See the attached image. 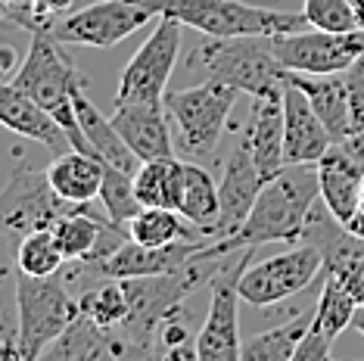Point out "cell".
Here are the masks:
<instances>
[{"mask_svg": "<svg viewBox=\"0 0 364 361\" xmlns=\"http://www.w3.org/2000/svg\"><path fill=\"white\" fill-rule=\"evenodd\" d=\"M237 97H240L237 87L215 78H205L196 87L168 90L165 94V109H168V119L178 128L175 146L184 159H193V162L212 159L221 137H225Z\"/></svg>", "mask_w": 364, "mask_h": 361, "instance_id": "obj_4", "label": "cell"}, {"mask_svg": "<svg viewBox=\"0 0 364 361\" xmlns=\"http://www.w3.org/2000/svg\"><path fill=\"white\" fill-rule=\"evenodd\" d=\"M100 203L115 225H125L144 209V203L137 200L134 190V175L131 171H122L115 166H106L103 162V184H100Z\"/></svg>", "mask_w": 364, "mask_h": 361, "instance_id": "obj_32", "label": "cell"}, {"mask_svg": "<svg viewBox=\"0 0 364 361\" xmlns=\"http://www.w3.org/2000/svg\"><path fill=\"white\" fill-rule=\"evenodd\" d=\"M134 190L144 206L178 209L181 193H184V162L178 156L140 162V168L134 171Z\"/></svg>", "mask_w": 364, "mask_h": 361, "instance_id": "obj_25", "label": "cell"}, {"mask_svg": "<svg viewBox=\"0 0 364 361\" xmlns=\"http://www.w3.org/2000/svg\"><path fill=\"white\" fill-rule=\"evenodd\" d=\"M321 196L318 166H284L264 180L243 227L230 240H212L203 249L205 259H225L234 249H255L262 243H296L305 237L309 218Z\"/></svg>", "mask_w": 364, "mask_h": 361, "instance_id": "obj_1", "label": "cell"}, {"mask_svg": "<svg viewBox=\"0 0 364 361\" xmlns=\"http://www.w3.org/2000/svg\"><path fill=\"white\" fill-rule=\"evenodd\" d=\"M159 19L153 10L134 4V0H97L78 13H69L63 19H53L47 31L60 44H78V47H115L134 31H140L146 22Z\"/></svg>", "mask_w": 364, "mask_h": 361, "instance_id": "obj_12", "label": "cell"}, {"mask_svg": "<svg viewBox=\"0 0 364 361\" xmlns=\"http://www.w3.org/2000/svg\"><path fill=\"white\" fill-rule=\"evenodd\" d=\"M53 190L72 206H87V203L100 200V184H103V162L90 153L81 150H65L47 166Z\"/></svg>", "mask_w": 364, "mask_h": 361, "instance_id": "obj_23", "label": "cell"}, {"mask_svg": "<svg viewBox=\"0 0 364 361\" xmlns=\"http://www.w3.org/2000/svg\"><path fill=\"white\" fill-rule=\"evenodd\" d=\"M355 308H358V302L346 293V286L330 271H321V296H318L314 318H311L314 330H321L327 340H336L346 327H352Z\"/></svg>", "mask_w": 364, "mask_h": 361, "instance_id": "obj_29", "label": "cell"}, {"mask_svg": "<svg viewBox=\"0 0 364 361\" xmlns=\"http://www.w3.org/2000/svg\"><path fill=\"white\" fill-rule=\"evenodd\" d=\"M128 237L144 246H162V243H175V240H196V237H205V234L196 225H190L178 209L144 206L128 221Z\"/></svg>", "mask_w": 364, "mask_h": 361, "instance_id": "obj_27", "label": "cell"}, {"mask_svg": "<svg viewBox=\"0 0 364 361\" xmlns=\"http://www.w3.org/2000/svg\"><path fill=\"white\" fill-rule=\"evenodd\" d=\"M302 13L311 28H324V31H355L358 28V16H355L352 0H305Z\"/></svg>", "mask_w": 364, "mask_h": 361, "instance_id": "obj_33", "label": "cell"}, {"mask_svg": "<svg viewBox=\"0 0 364 361\" xmlns=\"http://www.w3.org/2000/svg\"><path fill=\"white\" fill-rule=\"evenodd\" d=\"M333 134L296 85L284 87V156L287 166H318L333 146Z\"/></svg>", "mask_w": 364, "mask_h": 361, "instance_id": "obj_17", "label": "cell"}, {"mask_svg": "<svg viewBox=\"0 0 364 361\" xmlns=\"http://www.w3.org/2000/svg\"><path fill=\"white\" fill-rule=\"evenodd\" d=\"M156 16H171L184 28H196L205 38H243V35H284L309 28L305 13L268 10L243 0H134Z\"/></svg>", "mask_w": 364, "mask_h": 361, "instance_id": "obj_2", "label": "cell"}, {"mask_svg": "<svg viewBox=\"0 0 364 361\" xmlns=\"http://www.w3.org/2000/svg\"><path fill=\"white\" fill-rule=\"evenodd\" d=\"M330 346H333V340H327L321 330L309 327V333H305V340L299 343L293 361H327L330 358Z\"/></svg>", "mask_w": 364, "mask_h": 361, "instance_id": "obj_35", "label": "cell"}, {"mask_svg": "<svg viewBox=\"0 0 364 361\" xmlns=\"http://www.w3.org/2000/svg\"><path fill=\"white\" fill-rule=\"evenodd\" d=\"M314 311H302V315L289 318V321L271 327L264 333H255L243 343V355L240 361H293L299 343L305 340L311 327Z\"/></svg>", "mask_w": 364, "mask_h": 361, "instance_id": "obj_28", "label": "cell"}, {"mask_svg": "<svg viewBox=\"0 0 364 361\" xmlns=\"http://www.w3.org/2000/svg\"><path fill=\"white\" fill-rule=\"evenodd\" d=\"M112 125L122 134L140 162L175 156V141L168 131V109L165 100H131L112 106Z\"/></svg>", "mask_w": 364, "mask_h": 361, "instance_id": "obj_15", "label": "cell"}, {"mask_svg": "<svg viewBox=\"0 0 364 361\" xmlns=\"http://www.w3.org/2000/svg\"><path fill=\"white\" fill-rule=\"evenodd\" d=\"M72 100H75V116H78L81 134H85L90 153H94L100 162H106V166H115V168L131 171V175H134V171L140 168V159L134 156V150L122 141V134L115 131L112 119H106L103 112L97 109V103L87 97L85 81H78L75 85Z\"/></svg>", "mask_w": 364, "mask_h": 361, "instance_id": "obj_21", "label": "cell"}, {"mask_svg": "<svg viewBox=\"0 0 364 361\" xmlns=\"http://www.w3.org/2000/svg\"><path fill=\"white\" fill-rule=\"evenodd\" d=\"M109 225H115L109 215H90V203L72 209L69 215H63L53 225V234L65 262H87L97 246H100L103 234L109 231Z\"/></svg>", "mask_w": 364, "mask_h": 361, "instance_id": "obj_26", "label": "cell"}, {"mask_svg": "<svg viewBox=\"0 0 364 361\" xmlns=\"http://www.w3.org/2000/svg\"><path fill=\"white\" fill-rule=\"evenodd\" d=\"M181 38H184V26L178 19H171V16H159L150 38L137 47V53L131 56L125 72H122L115 103L165 100L168 81L175 75V65H178Z\"/></svg>", "mask_w": 364, "mask_h": 361, "instance_id": "obj_11", "label": "cell"}, {"mask_svg": "<svg viewBox=\"0 0 364 361\" xmlns=\"http://www.w3.org/2000/svg\"><path fill=\"white\" fill-rule=\"evenodd\" d=\"M63 249L56 243L53 227H41V231H31L26 237H19V246H16V268L22 274L31 277H50L63 268Z\"/></svg>", "mask_w": 364, "mask_h": 361, "instance_id": "obj_30", "label": "cell"}, {"mask_svg": "<svg viewBox=\"0 0 364 361\" xmlns=\"http://www.w3.org/2000/svg\"><path fill=\"white\" fill-rule=\"evenodd\" d=\"M352 327H355V330H358V333L364 336V306H358V308H355V318H352Z\"/></svg>", "mask_w": 364, "mask_h": 361, "instance_id": "obj_37", "label": "cell"}, {"mask_svg": "<svg viewBox=\"0 0 364 361\" xmlns=\"http://www.w3.org/2000/svg\"><path fill=\"white\" fill-rule=\"evenodd\" d=\"M81 315L90 318L94 324L106 327V330H115L128 321V296L122 281H109L106 277L103 286H90L85 296L78 299Z\"/></svg>", "mask_w": 364, "mask_h": 361, "instance_id": "obj_31", "label": "cell"}, {"mask_svg": "<svg viewBox=\"0 0 364 361\" xmlns=\"http://www.w3.org/2000/svg\"><path fill=\"white\" fill-rule=\"evenodd\" d=\"M268 44L287 72L305 75H330L349 69L364 56V28L355 31H324V28H299L284 35H268Z\"/></svg>", "mask_w": 364, "mask_h": 361, "instance_id": "obj_9", "label": "cell"}, {"mask_svg": "<svg viewBox=\"0 0 364 361\" xmlns=\"http://www.w3.org/2000/svg\"><path fill=\"white\" fill-rule=\"evenodd\" d=\"M318 180H321V200H324V206L333 212V218L349 225L352 215L361 206L364 166L343 144H333L318 162Z\"/></svg>", "mask_w": 364, "mask_h": 361, "instance_id": "obj_19", "label": "cell"}, {"mask_svg": "<svg viewBox=\"0 0 364 361\" xmlns=\"http://www.w3.org/2000/svg\"><path fill=\"white\" fill-rule=\"evenodd\" d=\"M205 78L225 81L246 97H280L287 87V69L268 44V35L209 38L200 47Z\"/></svg>", "mask_w": 364, "mask_h": 361, "instance_id": "obj_5", "label": "cell"}, {"mask_svg": "<svg viewBox=\"0 0 364 361\" xmlns=\"http://www.w3.org/2000/svg\"><path fill=\"white\" fill-rule=\"evenodd\" d=\"M287 81L296 85L309 97L314 112L333 134V141H346V137L358 134V109H355V94L349 85V75L343 72H330V75H305V72H287Z\"/></svg>", "mask_w": 364, "mask_h": 361, "instance_id": "obj_16", "label": "cell"}, {"mask_svg": "<svg viewBox=\"0 0 364 361\" xmlns=\"http://www.w3.org/2000/svg\"><path fill=\"white\" fill-rule=\"evenodd\" d=\"M72 203H65L53 190L47 168L16 166L6 184L0 187V234L6 237H26L41 227H53L63 215H69Z\"/></svg>", "mask_w": 364, "mask_h": 361, "instance_id": "obj_8", "label": "cell"}, {"mask_svg": "<svg viewBox=\"0 0 364 361\" xmlns=\"http://www.w3.org/2000/svg\"><path fill=\"white\" fill-rule=\"evenodd\" d=\"M339 144H343L346 150H349L355 159L364 166V131H358V134H352V137H346V141H339Z\"/></svg>", "mask_w": 364, "mask_h": 361, "instance_id": "obj_36", "label": "cell"}, {"mask_svg": "<svg viewBox=\"0 0 364 361\" xmlns=\"http://www.w3.org/2000/svg\"><path fill=\"white\" fill-rule=\"evenodd\" d=\"M262 184H264V178L252 159L250 141H246V134L240 131V141L230 146V153L225 156V168H221V180H218L221 218L212 231L215 240H230V237L243 227V221L250 215Z\"/></svg>", "mask_w": 364, "mask_h": 361, "instance_id": "obj_14", "label": "cell"}, {"mask_svg": "<svg viewBox=\"0 0 364 361\" xmlns=\"http://www.w3.org/2000/svg\"><path fill=\"white\" fill-rule=\"evenodd\" d=\"M4 281H6V274H0V284H4Z\"/></svg>", "mask_w": 364, "mask_h": 361, "instance_id": "obj_39", "label": "cell"}, {"mask_svg": "<svg viewBox=\"0 0 364 361\" xmlns=\"http://www.w3.org/2000/svg\"><path fill=\"white\" fill-rule=\"evenodd\" d=\"M56 361H103V358H125L128 346L115 330L94 324L90 318L78 315L44 352Z\"/></svg>", "mask_w": 364, "mask_h": 361, "instance_id": "obj_22", "label": "cell"}, {"mask_svg": "<svg viewBox=\"0 0 364 361\" xmlns=\"http://www.w3.org/2000/svg\"><path fill=\"white\" fill-rule=\"evenodd\" d=\"M16 308H19V352L22 361H35L47 352V346L81 315L78 299L69 296L65 284L56 274L31 277L16 274Z\"/></svg>", "mask_w": 364, "mask_h": 361, "instance_id": "obj_6", "label": "cell"}, {"mask_svg": "<svg viewBox=\"0 0 364 361\" xmlns=\"http://www.w3.org/2000/svg\"><path fill=\"white\" fill-rule=\"evenodd\" d=\"M178 212L190 225H196L205 237L215 240V225L221 218V200H218V180L205 171L200 162L184 159V193H181Z\"/></svg>", "mask_w": 364, "mask_h": 361, "instance_id": "obj_24", "label": "cell"}, {"mask_svg": "<svg viewBox=\"0 0 364 361\" xmlns=\"http://www.w3.org/2000/svg\"><path fill=\"white\" fill-rule=\"evenodd\" d=\"M330 274H333L336 281L346 286V293H349V296L358 302V306H364V259L346 262V265H339V268L330 271Z\"/></svg>", "mask_w": 364, "mask_h": 361, "instance_id": "obj_34", "label": "cell"}, {"mask_svg": "<svg viewBox=\"0 0 364 361\" xmlns=\"http://www.w3.org/2000/svg\"><path fill=\"white\" fill-rule=\"evenodd\" d=\"M321 271H324L321 249L302 240V246H293L289 252L246 265L240 274V296L255 308L277 306V302L309 290Z\"/></svg>", "mask_w": 364, "mask_h": 361, "instance_id": "obj_10", "label": "cell"}, {"mask_svg": "<svg viewBox=\"0 0 364 361\" xmlns=\"http://www.w3.org/2000/svg\"><path fill=\"white\" fill-rule=\"evenodd\" d=\"M352 4H355V0H352Z\"/></svg>", "mask_w": 364, "mask_h": 361, "instance_id": "obj_40", "label": "cell"}, {"mask_svg": "<svg viewBox=\"0 0 364 361\" xmlns=\"http://www.w3.org/2000/svg\"><path fill=\"white\" fill-rule=\"evenodd\" d=\"M250 141L252 159L262 178L271 180L287 166L284 156V94L280 97H252V119L243 128Z\"/></svg>", "mask_w": 364, "mask_h": 361, "instance_id": "obj_20", "label": "cell"}, {"mask_svg": "<svg viewBox=\"0 0 364 361\" xmlns=\"http://www.w3.org/2000/svg\"><path fill=\"white\" fill-rule=\"evenodd\" d=\"M78 81H81L78 69L60 53V41L47 28H31L28 53L19 63V69H16L13 85L19 90H26L31 100H38L60 122L75 150L90 153L85 134H81L78 116H75V100H72V90H75Z\"/></svg>", "mask_w": 364, "mask_h": 361, "instance_id": "obj_3", "label": "cell"}, {"mask_svg": "<svg viewBox=\"0 0 364 361\" xmlns=\"http://www.w3.org/2000/svg\"><path fill=\"white\" fill-rule=\"evenodd\" d=\"M252 256L250 249H234L221 259L212 274V299L205 321L196 333V361H240L243 336H240V274Z\"/></svg>", "mask_w": 364, "mask_h": 361, "instance_id": "obj_7", "label": "cell"}, {"mask_svg": "<svg viewBox=\"0 0 364 361\" xmlns=\"http://www.w3.org/2000/svg\"><path fill=\"white\" fill-rule=\"evenodd\" d=\"M209 237H196V240H175L162 246H144L137 240H128L112 252L109 259L97 262V265H85L97 274L109 277V281H128V277H150V274H175V271L190 268L203 256L209 246Z\"/></svg>", "mask_w": 364, "mask_h": 361, "instance_id": "obj_13", "label": "cell"}, {"mask_svg": "<svg viewBox=\"0 0 364 361\" xmlns=\"http://www.w3.org/2000/svg\"><path fill=\"white\" fill-rule=\"evenodd\" d=\"M0 125L6 131H13V134H19V137L44 144L47 150L56 153V156L72 150V141L63 131L60 122H56L38 100H31L26 90H19L6 78H0Z\"/></svg>", "mask_w": 364, "mask_h": 361, "instance_id": "obj_18", "label": "cell"}, {"mask_svg": "<svg viewBox=\"0 0 364 361\" xmlns=\"http://www.w3.org/2000/svg\"><path fill=\"white\" fill-rule=\"evenodd\" d=\"M355 16H358V28H364V0H355Z\"/></svg>", "mask_w": 364, "mask_h": 361, "instance_id": "obj_38", "label": "cell"}]
</instances>
